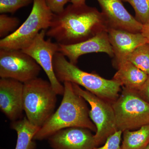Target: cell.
Wrapping results in <instances>:
<instances>
[{
    "mask_svg": "<svg viewBox=\"0 0 149 149\" xmlns=\"http://www.w3.org/2000/svg\"><path fill=\"white\" fill-rule=\"evenodd\" d=\"M108 27L102 13L86 4H70L58 14H54L47 37L58 45H74L84 42Z\"/></svg>",
    "mask_w": 149,
    "mask_h": 149,
    "instance_id": "cell-1",
    "label": "cell"
},
{
    "mask_svg": "<svg viewBox=\"0 0 149 149\" xmlns=\"http://www.w3.org/2000/svg\"><path fill=\"white\" fill-rule=\"evenodd\" d=\"M63 98L57 110L40 128L34 137L42 141L59 130L71 127L87 128L96 133L97 128L91 120L87 101L73 90L72 83H63Z\"/></svg>",
    "mask_w": 149,
    "mask_h": 149,
    "instance_id": "cell-2",
    "label": "cell"
},
{
    "mask_svg": "<svg viewBox=\"0 0 149 149\" xmlns=\"http://www.w3.org/2000/svg\"><path fill=\"white\" fill-rule=\"evenodd\" d=\"M53 62L54 72L60 83L69 82L80 85L111 104L119 97L121 86L115 80H108L95 73L83 71L59 52L55 54Z\"/></svg>",
    "mask_w": 149,
    "mask_h": 149,
    "instance_id": "cell-3",
    "label": "cell"
},
{
    "mask_svg": "<svg viewBox=\"0 0 149 149\" xmlns=\"http://www.w3.org/2000/svg\"><path fill=\"white\" fill-rule=\"evenodd\" d=\"M57 95L49 81L42 78L24 83L23 107L29 122L42 127L54 113Z\"/></svg>",
    "mask_w": 149,
    "mask_h": 149,
    "instance_id": "cell-4",
    "label": "cell"
},
{
    "mask_svg": "<svg viewBox=\"0 0 149 149\" xmlns=\"http://www.w3.org/2000/svg\"><path fill=\"white\" fill-rule=\"evenodd\" d=\"M54 15L45 0H33L29 16L12 34L1 39L0 49L22 50L26 47L41 31L49 28Z\"/></svg>",
    "mask_w": 149,
    "mask_h": 149,
    "instance_id": "cell-5",
    "label": "cell"
},
{
    "mask_svg": "<svg viewBox=\"0 0 149 149\" xmlns=\"http://www.w3.org/2000/svg\"><path fill=\"white\" fill-rule=\"evenodd\" d=\"M111 105L117 131L136 130L149 124V104L137 91L123 87L121 94Z\"/></svg>",
    "mask_w": 149,
    "mask_h": 149,
    "instance_id": "cell-6",
    "label": "cell"
},
{
    "mask_svg": "<svg viewBox=\"0 0 149 149\" xmlns=\"http://www.w3.org/2000/svg\"><path fill=\"white\" fill-rule=\"evenodd\" d=\"M72 83L73 90L83 98L91 106L89 115L95 125L97 131L94 135L96 147L104 145L109 137L117 131L115 116L111 104L103 100L79 85Z\"/></svg>",
    "mask_w": 149,
    "mask_h": 149,
    "instance_id": "cell-7",
    "label": "cell"
},
{
    "mask_svg": "<svg viewBox=\"0 0 149 149\" xmlns=\"http://www.w3.org/2000/svg\"><path fill=\"white\" fill-rule=\"evenodd\" d=\"M41 66L21 50L0 49V77L22 83L37 78Z\"/></svg>",
    "mask_w": 149,
    "mask_h": 149,
    "instance_id": "cell-8",
    "label": "cell"
},
{
    "mask_svg": "<svg viewBox=\"0 0 149 149\" xmlns=\"http://www.w3.org/2000/svg\"><path fill=\"white\" fill-rule=\"evenodd\" d=\"M46 35V30H42L29 45L21 50L34 59L44 70L56 94L63 95L64 86L56 77L53 62L54 56L58 52L59 45L51 40H45Z\"/></svg>",
    "mask_w": 149,
    "mask_h": 149,
    "instance_id": "cell-9",
    "label": "cell"
},
{
    "mask_svg": "<svg viewBox=\"0 0 149 149\" xmlns=\"http://www.w3.org/2000/svg\"><path fill=\"white\" fill-rule=\"evenodd\" d=\"M108 29L111 28L133 33L141 32L143 24L125 8L122 0H97Z\"/></svg>",
    "mask_w": 149,
    "mask_h": 149,
    "instance_id": "cell-10",
    "label": "cell"
},
{
    "mask_svg": "<svg viewBox=\"0 0 149 149\" xmlns=\"http://www.w3.org/2000/svg\"><path fill=\"white\" fill-rule=\"evenodd\" d=\"M23 91L24 83L11 78L0 79V109L11 122L22 117Z\"/></svg>",
    "mask_w": 149,
    "mask_h": 149,
    "instance_id": "cell-11",
    "label": "cell"
},
{
    "mask_svg": "<svg viewBox=\"0 0 149 149\" xmlns=\"http://www.w3.org/2000/svg\"><path fill=\"white\" fill-rule=\"evenodd\" d=\"M47 140L52 149H93L96 147L94 135L87 128H65Z\"/></svg>",
    "mask_w": 149,
    "mask_h": 149,
    "instance_id": "cell-12",
    "label": "cell"
},
{
    "mask_svg": "<svg viewBox=\"0 0 149 149\" xmlns=\"http://www.w3.org/2000/svg\"><path fill=\"white\" fill-rule=\"evenodd\" d=\"M59 45L58 52L66 57L71 63L77 64L80 56L93 53H106L111 57L114 54L107 31H103L88 40L74 45Z\"/></svg>",
    "mask_w": 149,
    "mask_h": 149,
    "instance_id": "cell-13",
    "label": "cell"
},
{
    "mask_svg": "<svg viewBox=\"0 0 149 149\" xmlns=\"http://www.w3.org/2000/svg\"><path fill=\"white\" fill-rule=\"evenodd\" d=\"M107 33L114 54L113 65L116 68L120 63L126 61L128 55L136 48L148 43L141 32L133 33L109 28Z\"/></svg>",
    "mask_w": 149,
    "mask_h": 149,
    "instance_id": "cell-14",
    "label": "cell"
},
{
    "mask_svg": "<svg viewBox=\"0 0 149 149\" xmlns=\"http://www.w3.org/2000/svg\"><path fill=\"white\" fill-rule=\"evenodd\" d=\"M116 69L113 79L120 83L121 87L133 91H139L148 77V74L128 61L120 63Z\"/></svg>",
    "mask_w": 149,
    "mask_h": 149,
    "instance_id": "cell-15",
    "label": "cell"
},
{
    "mask_svg": "<svg viewBox=\"0 0 149 149\" xmlns=\"http://www.w3.org/2000/svg\"><path fill=\"white\" fill-rule=\"evenodd\" d=\"M10 127L17 134L15 149H36L37 146L34 138L41 127L32 124L26 116L11 122Z\"/></svg>",
    "mask_w": 149,
    "mask_h": 149,
    "instance_id": "cell-16",
    "label": "cell"
},
{
    "mask_svg": "<svg viewBox=\"0 0 149 149\" xmlns=\"http://www.w3.org/2000/svg\"><path fill=\"white\" fill-rule=\"evenodd\" d=\"M149 145V124L123 132L121 149H145Z\"/></svg>",
    "mask_w": 149,
    "mask_h": 149,
    "instance_id": "cell-17",
    "label": "cell"
},
{
    "mask_svg": "<svg viewBox=\"0 0 149 149\" xmlns=\"http://www.w3.org/2000/svg\"><path fill=\"white\" fill-rule=\"evenodd\" d=\"M126 61L149 75V43L136 48L128 55Z\"/></svg>",
    "mask_w": 149,
    "mask_h": 149,
    "instance_id": "cell-18",
    "label": "cell"
},
{
    "mask_svg": "<svg viewBox=\"0 0 149 149\" xmlns=\"http://www.w3.org/2000/svg\"><path fill=\"white\" fill-rule=\"evenodd\" d=\"M132 6L135 12V18L144 24L149 21V0H122Z\"/></svg>",
    "mask_w": 149,
    "mask_h": 149,
    "instance_id": "cell-19",
    "label": "cell"
},
{
    "mask_svg": "<svg viewBox=\"0 0 149 149\" xmlns=\"http://www.w3.org/2000/svg\"><path fill=\"white\" fill-rule=\"evenodd\" d=\"M19 23L17 17L1 14L0 15V37L3 39L12 34L17 29Z\"/></svg>",
    "mask_w": 149,
    "mask_h": 149,
    "instance_id": "cell-20",
    "label": "cell"
},
{
    "mask_svg": "<svg viewBox=\"0 0 149 149\" xmlns=\"http://www.w3.org/2000/svg\"><path fill=\"white\" fill-rule=\"evenodd\" d=\"M33 2V0H0V13H14Z\"/></svg>",
    "mask_w": 149,
    "mask_h": 149,
    "instance_id": "cell-21",
    "label": "cell"
},
{
    "mask_svg": "<svg viewBox=\"0 0 149 149\" xmlns=\"http://www.w3.org/2000/svg\"><path fill=\"white\" fill-rule=\"evenodd\" d=\"M123 132L117 131L107 139L103 146L96 147L93 149H121L120 142Z\"/></svg>",
    "mask_w": 149,
    "mask_h": 149,
    "instance_id": "cell-22",
    "label": "cell"
},
{
    "mask_svg": "<svg viewBox=\"0 0 149 149\" xmlns=\"http://www.w3.org/2000/svg\"><path fill=\"white\" fill-rule=\"evenodd\" d=\"M48 7L55 14L61 13L65 8V6L71 0H45Z\"/></svg>",
    "mask_w": 149,
    "mask_h": 149,
    "instance_id": "cell-23",
    "label": "cell"
},
{
    "mask_svg": "<svg viewBox=\"0 0 149 149\" xmlns=\"http://www.w3.org/2000/svg\"><path fill=\"white\" fill-rule=\"evenodd\" d=\"M137 92L141 97L149 104V75L146 83Z\"/></svg>",
    "mask_w": 149,
    "mask_h": 149,
    "instance_id": "cell-24",
    "label": "cell"
},
{
    "mask_svg": "<svg viewBox=\"0 0 149 149\" xmlns=\"http://www.w3.org/2000/svg\"><path fill=\"white\" fill-rule=\"evenodd\" d=\"M141 33L147 39L148 43H149V21L146 24H143Z\"/></svg>",
    "mask_w": 149,
    "mask_h": 149,
    "instance_id": "cell-25",
    "label": "cell"
},
{
    "mask_svg": "<svg viewBox=\"0 0 149 149\" xmlns=\"http://www.w3.org/2000/svg\"><path fill=\"white\" fill-rule=\"evenodd\" d=\"M86 0H71V4L75 6H81L86 4Z\"/></svg>",
    "mask_w": 149,
    "mask_h": 149,
    "instance_id": "cell-26",
    "label": "cell"
},
{
    "mask_svg": "<svg viewBox=\"0 0 149 149\" xmlns=\"http://www.w3.org/2000/svg\"><path fill=\"white\" fill-rule=\"evenodd\" d=\"M145 149H149V145Z\"/></svg>",
    "mask_w": 149,
    "mask_h": 149,
    "instance_id": "cell-27",
    "label": "cell"
}]
</instances>
